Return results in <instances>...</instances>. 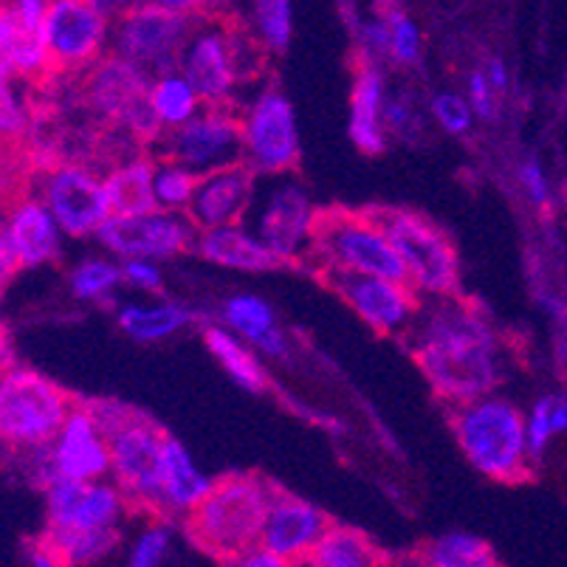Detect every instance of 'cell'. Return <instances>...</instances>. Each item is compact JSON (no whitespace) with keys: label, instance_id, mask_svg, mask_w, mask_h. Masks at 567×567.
<instances>
[{"label":"cell","instance_id":"cell-6","mask_svg":"<svg viewBox=\"0 0 567 567\" xmlns=\"http://www.w3.org/2000/svg\"><path fill=\"white\" fill-rule=\"evenodd\" d=\"M370 218L384 229L393 249L404 260L410 286L430 297L457 293L461 282V262L455 246L424 215L399 209V206H370Z\"/></svg>","mask_w":567,"mask_h":567},{"label":"cell","instance_id":"cell-42","mask_svg":"<svg viewBox=\"0 0 567 567\" xmlns=\"http://www.w3.org/2000/svg\"><path fill=\"white\" fill-rule=\"evenodd\" d=\"M381 125L384 133H395V136H406L417 127V113L406 96H390L384 100V111H381Z\"/></svg>","mask_w":567,"mask_h":567},{"label":"cell","instance_id":"cell-31","mask_svg":"<svg viewBox=\"0 0 567 567\" xmlns=\"http://www.w3.org/2000/svg\"><path fill=\"white\" fill-rule=\"evenodd\" d=\"M151 105L162 125L178 127L187 118H193L204 102H200L198 91H195L187 76L169 71V74L158 76L156 85L151 87Z\"/></svg>","mask_w":567,"mask_h":567},{"label":"cell","instance_id":"cell-52","mask_svg":"<svg viewBox=\"0 0 567 567\" xmlns=\"http://www.w3.org/2000/svg\"><path fill=\"white\" fill-rule=\"evenodd\" d=\"M375 12L379 18H393L395 12H401V0H375Z\"/></svg>","mask_w":567,"mask_h":567},{"label":"cell","instance_id":"cell-41","mask_svg":"<svg viewBox=\"0 0 567 567\" xmlns=\"http://www.w3.org/2000/svg\"><path fill=\"white\" fill-rule=\"evenodd\" d=\"M550 406L554 399L536 401L534 412H530L528 424H525V441H528V455H539L548 446L550 435H554V424H550Z\"/></svg>","mask_w":567,"mask_h":567},{"label":"cell","instance_id":"cell-48","mask_svg":"<svg viewBox=\"0 0 567 567\" xmlns=\"http://www.w3.org/2000/svg\"><path fill=\"white\" fill-rule=\"evenodd\" d=\"M142 3H153V7L167 9V12L184 14V18H193L204 9V0H142Z\"/></svg>","mask_w":567,"mask_h":567},{"label":"cell","instance_id":"cell-13","mask_svg":"<svg viewBox=\"0 0 567 567\" xmlns=\"http://www.w3.org/2000/svg\"><path fill=\"white\" fill-rule=\"evenodd\" d=\"M224 107L226 105H209L206 113H195L184 125L173 127L164 158L187 164L198 175L240 162L244 158V122Z\"/></svg>","mask_w":567,"mask_h":567},{"label":"cell","instance_id":"cell-2","mask_svg":"<svg viewBox=\"0 0 567 567\" xmlns=\"http://www.w3.org/2000/svg\"><path fill=\"white\" fill-rule=\"evenodd\" d=\"M275 488L255 474H226L187 512L189 539L213 559L235 565L246 550L260 545Z\"/></svg>","mask_w":567,"mask_h":567},{"label":"cell","instance_id":"cell-14","mask_svg":"<svg viewBox=\"0 0 567 567\" xmlns=\"http://www.w3.org/2000/svg\"><path fill=\"white\" fill-rule=\"evenodd\" d=\"M40 193L60 229L71 237L96 235L100 226L111 218L105 182L76 164H56L45 169L40 178Z\"/></svg>","mask_w":567,"mask_h":567},{"label":"cell","instance_id":"cell-37","mask_svg":"<svg viewBox=\"0 0 567 567\" xmlns=\"http://www.w3.org/2000/svg\"><path fill=\"white\" fill-rule=\"evenodd\" d=\"M122 282V268L107 260H87L71 271V291L76 300L107 302V293Z\"/></svg>","mask_w":567,"mask_h":567},{"label":"cell","instance_id":"cell-23","mask_svg":"<svg viewBox=\"0 0 567 567\" xmlns=\"http://www.w3.org/2000/svg\"><path fill=\"white\" fill-rule=\"evenodd\" d=\"M9 240L18 255L20 268L51 262L60 251V224L43 200H20L9 213Z\"/></svg>","mask_w":567,"mask_h":567},{"label":"cell","instance_id":"cell-22","mask_svg":"<svg viewBox=\"0 0 567 567\" xmlns=\"http://www.w3.org/2000/svg\"><path fill=\"white\" fill-rule=\"evenodd\" d=\"M384 100V76L379 63L359 54L353 94H350V138L359 151L370 156L384 151V125H381Z\"/></svg>","mask_w":567,"mask_h":567},{"label":"cell","instance_id":"cell-34","mask_svg":"<svg viewBox=\"0 0 567 567\" xmlns=\"http://www.w3.org/2000/svg\"><path fill=\"white\" fill-rule=\"evenodd\" d=\"M29 175H32V164L18 147L14 136L0 133V209H12L25 198Z\"/></svg>","mask_w":567,"mask_h":567},{"label":"cell","instance_id":"cell-18","mask_svg":"<svg viewBox=\"0 0 567 567\" xmlns=\"http://www.w3.org/2000/svg\"><path fill=\"white\" fill-rule=\"evenodd\" d=\"M251 173L255 169L240 158L226 167L198 175L195 193L184 215L198 231L235 224L251 200Z\"/></svg>","mask_w":567,"mask_h":567},{"label":"cell","instance_id":"cell-27","mask_svg":"<svg viewBox=\"0 0 567 567\" xmlns=\"http://www.w3.org/2000/svg\"><path fill=\"white\" fill-rule=\"evenodd\" d=\"M384 556L381 550L370 543L362 530L342 528V525H331L317 539V545L308 554L306 565L313 567H373L381 565Z\"/></svg>","mask_w":567,"mask_h":567},{"label":"cell","instance_id":"cell-28","mask_svg":"<svg viewBox=\"0 0 567 567\" xmlns=\"http://www.w3.org/2000/svg\"><path fill=\"white\" fill-rule=\"evenodd\" d=\"M195 313L182 306H158V308H142L127 306L118 313V324L136 342H158L173 333L184 331L187 324H193Z\"/></svg>","mask_w":567,"mask_h":567},{"label":"cell","instance_id":"cell-21","mask_svg":"<svg viewBox=\"0 0 567 567\" xmlns=\"http://www.w3.org/2000/svg\"><path fill=\"white\" fill-rule=\"evenodd\" d=\"M311 229L313 206L308 204L300 187H282L268 198L260 220V240L282 262L306 260L308 246H311Z\"/></svg>","mask_w":567,"mask_h":567},{"label":"cell","instance_id":"cell-44","mask_svg":"<svg viewBox=\"0 0 567 567\" xmlns=\"http://www.w3.org/2000/svg\"><path fill=\"white\" fill-rule=\"evenodd\" d=\"M122 280H127L136 288H144V291H158L162 288V271L147 257H127V262L122 266Z\"/></svg>","mask_w":567,"mask_h":567},{"label":"cell","instance_id":"cell-36","mask_svg":"<svg viewBox=\"0 0 567 567\" xmlns=\"http://www.w3.org/2000/svg\"><path fill=\"white\" fill-rule=\"evenodd\" d=\"M255 25L268 51H286L291 43V0H255Z\"/></svg>","mask_w":567,"mask_h":567},{"label":"cell","instance_id":"cell-53","mask_svg":"<svg viewBox=\"0 0 567 567\" xmlns=\"http://www.w3.org/2000/svg\"><path fill=\"white\" fill-rule=\"evenodd\" d=\"M226 3H229V0H204V9H209V12H220Z\"/></svg>","mask_w":567,"mask_h":567},{"label":"cell","instance_id":"cell-4","mask_svg":"<svg viewBox=\"0 0 567 567\" xmlns=\"http://www.w3.org/2000/svg\"><path fill=\"white\" fill-rule=\"evenodd\" d=\"M452 430L468 463L486 477L503 483H517L528 477V441L525 421L517 406L494 399L492 393L481 399L452 404Z\"/></svg>","mask_w":567,"mask_h":567},{"label":"cell","instance_id":"cell-9","mask_svg":"<svg viewBox=\"0 0 567 567\" xmlns=\"http://www.w3.org/2000/svg\"><path fill=\"white\" fill-rule=\"evenodd\" d=\"M317 275L381 337H404L421 311V302L410 282L344 271V268H319Z\"/></svg>","mask_w":567,"mask_h":567},{"label":"cell","instance_id":"cell-16","mask_svg":"<svg viewBox=\"0 0 567 567\" xmlns=\"http://www.w3.org/2000/svg\"><path fill=\"white\" fill-rule=\"evenodd\" d=\"M51 530H111L125 512V494L100 481L56 477L45 488Z\"/></svg>","mask_w":567,"mask_h":567},{"label":"cell","instance_id":"cell-1","mask_svg":"<svg viewBox=\"0 0 567 567\" xmlns=\"http://www.w3.org/2000/svg\"><path fill=\"white\" fill-rule=\"evenodd\" d=\"M430 311H417L410 348L417 368L437 395L452 404L488 395L503 381L497 333L481 308L455 297H435Z\"/></svg>","mask_w":567,"mask_h":567},{"label":"cell","instance_id":"cell-7","mask_svg":"<svg viewBox=\"0 0 567 567\" xmlns=\"http://www.w3.org/2000/svg\"><path fill=\"white\" fill-rule=\"evenodd\" d=\"M71 406L74 401L45 375L14 362L0 368V443L12 450L51 443Z\"/></svg>","mask_w":567,"mask_h":567},{"label":"cell","instance_id":"cell-35","mask_svg":"<svg viewBox=\"0 0 567 567\" xmlns=\"http://www.w3.org/2000/svg\"><path fill=\"white\" fill-rule=\"evenodd\" d=\"M224 319L231 331L246 337L251 344L277 324L271 306L266 300H260V297H251V293H237V297H231L224 306Z\"/></svg>","mask_w":567,"mask_h":567},{"label":"cell","instance_id":"cell-30","mask_svg":"<svg viewBox=\"0 0 567 567\" xmlns=\"http://www.w3.org/2000/svg\"><path fill=\"white\" fill-rule=\"evenodd\" d=\"M206 348L213 350V355L224 364V370L235 379V384H240L249 393H262L266 390L268 381L262 368L229 331H224V328H206Z\"/></svg>","mask_w":567,"mask_h":567},{"label":"cell","instance_id":"cell-8","mask_svg":"<svg viewBox=\"0 0 567 567\" xmlns=\"http://www.w3.org/2000/svg\"><path fill=\"white\" fill-rule=\"evenodd\" d=\"M151 87L147 71L116 54L87 71L85 102L96 113L147 142V138H156L162 127L151 105Z\"/></svg>","mask_w":567,"mask_h":567},{"label":"cell","instance_id":"cell-46","mask_svg":"<svg viewBox=\"0 0 567 567\" xmlns=\"http://www.w3.org/2000/svg\"><path fill=\"white\" fill-rule=\"evenodd\" d=\"M20 268L18 262V255H14L12 249V240H9V231L7 226H0V293H3V288L12 282L14 271Z\"/></svg>","mask_w":567,"mask_h":567},{"label":"cell","instance_id":"cell-47","mask_svg":"<svg viewBox=\"0 0 567 567\" xmlns=\"http://www.w3.org/2000/svg\"><path fill=\"white\" fill-rule=\"evenodd\" d=\"M235 565H240V567H286V561H282L277 554H271L266 545H255V548L246 550V554L240 556Z\"/></svg>","mask_w":567,"mask_h":567},{"label":"cell","instance_id":"cell-33","mask_svg":"<svg viewBox=\"0 0 567 567\" xmlns=\"http://www.w3.org/2000/svg\"><path fill=\"white\" fill-rule=\"evenodd\" d=\"M195 184H198L195 169H189L182 162H173V158H164L153 169V193H156L158 209H187Z\"/></svg>","mask_w":567,"mask_h":567},{"label":"cell","instance_id":"cell-49","mask_svg":"<svg viewBox=\"0 0 567 567\" xmlns=\"http://www.w3.org/2000/svg\"><path fill=\"white\" fill-rule=\"evenodd\" d=\"M486 76H488V82H492L497 94L508 87V71H505V63H503V60H497V56H494V60H488Z\"/></svg>","mask_w":567,"mask_h":567},{"label":"cell","instance_id":"cell-10","mask_svg":"<svg viewBox=\"0 0 567 567\" xmlns=\"http://www.w3.org/2000/svg\"><path fill=\"white\" fill-rule=\"evenodd\" d=\"M189 18L167 12L153 3H138L118 14L116 51L147 74L164 76L182 65L184 45L189 40Z\"/></svg>","mask_w":567,"mask_h":567},{"label":"cell","instance_id":"cell-12","mask_svg":"<svg viewBox=\"0 0 567 567\" xmlns=\"http://www.w3.org/2000/svg\"><path fill=\"white\" fill-rule=\"evenodd\" d=\"M195 226L182 218L175 209H153L142 215H111L100 226L96 237L122 257H147V260H167L195 249Z\"/></svg>","mask_w":567,"mask_h":567},{"label":"cell","instance_id":"cell-40","mask_svg":"<svg viewBox=\"0 0 567 567\" xmlns=\"http://www.w3.org/2000/svg\"><path fill=\"white\" fill-rule=\"evenodd\" d=\"M169 550V528L167 525H153L144 530L133 545L131 565L133 567H156Z\"/></svg>","mask_w":567,"mask_h":567},{"label":"cell","instance_id":"cell-3","mask_svg":"<svg viewBox=\"0 0 567 567\" xmlns=\"http://www.w3.org/2000/svg\"><path fill=\"white\" fill-rule=\"evenodd\" d=\"M87 410L111 446V468L125 499L142 508H164L162 472L167 435L151 417L118 401H94Z\"/></svg>","mask_w":567,"mask_h":567},{"label":"cell","instance_id":"cell-25","mask_svg":"<svg viewBox=\"0 0 567 567\" xmlns=\"http://www.w3.org/2000/svg\"><path fill=\"white\" fill-rule=\"evenodd\" d=\"M215 481H209L204 472L193 463L182 443L175 437H164V472H162V494L164 508L178 514L193 512L195 505L206 497Z\"/></svg>","mask_w":567,"mask_h":567},{"label":"cell","instance_id":"cell-43","mask_svg":"<svg viewBox=\"0 0 567 567\" xmlns=\"http://www.w3.org/2000/svg\"><path fill=\"white\" fill-rule=\"evenodd\" d=\"M468 105H472V111L483 118L497 116V91H494V85L488 82L486 71H474V74L468 76Z\"/></svg>","mask_w":567,"mask_h":567},{"label":"cell","instance_id":"cell-50","mask_svg":"<svg viewBox=\"0 0 567 567\" xmlns=\"http://www.w3.org/2000/svg\"><path fill=\"white\" fill-rule=\"evenodd\" d=\"M87 3H94L105 18H113V14H125L127 9L133 7V0H87Z\"/></svg>","mask_w":567,"mask_h":567},{"label":"cell","instance_id":"cell-32","mask_svg":"<svg viewBox=\"0 0 567 567\" xmlns=\"http://www.w3.org/2000/svg\"><path fill=\"white\" fill-rule=\"evenodd\" d=\"M45 543L54 548L60 565H87L100 561L116 548L118 528L111 530H51L45 534Z\"/></svg>","mask_w":567,"mask_h":567},{"label":"cell","instance_id":"cell-39","mask_svg":"<svg viewBox=\"0 0 567 567\" xmlns=\"http://www.w3.org/2000/svg\"><path fill=\"white\" fill-rule=\"evenodd\" d=\"M432 113H435L437 125L452 136H463L472 127V105L457 94H437L432 100Z\"/></svg>","mask_w":567,"mask_h":567},{"label":"cell","instance_id":"cell-19","mask_svg":"<svg viewBox=\"0 0 567 567\" xmlns=\"http://www.w3.org/2000/svg\"><path fill=\"white\" fill-rule=\"evenodd\" d=\"M56 477L71 481H100L111 472V446L96 426L87 404L71 406L63 430L51 441Z\"/></svg>","mask_w":567,"mask_h":567},{"label":"cell","instance_id":"cell-15","mask_svg":"<svg viewBox=\"0 0 567 567\" xmlns=\"http://www.w3.org/2000/svg\"><path fill=\"white\" fill-rule=\"evenodd\" d=\"M107 18L87 0H49L40 38L54 69H80L100 54Z\"/></svg>","mask_w":567,"mask_h":567},{"label":"cell","instance_id":"cell-5","mask_svg":"<svg viewBox=\"0 0 567 567\" xmlns=\"http://www.w3.org/2000/svg\"><path fill=\"white\" fill-rule=\"evenodd\" d=\"M308 260L319 268H344L362 275L390 277V280L410 282L404 260L393 249L390 237L368 215V209H319L313 213L311 246Z\"/></svg>","mask_w":567,"mask_h":567},{"label":"cell","instance_id":"cell-38","mask_svg":"<svg viewBox=\"0 0 567 567\" xmlns=\"http://www.w3.org/2000/svg\"><path fill=\"white\" fill-rule=\"evenodd\" d=\"M390 23V60L399 65H415L421 60V32L404 12L386 18Z\"/></svg>","mask_w":567,"mask_h":567},{"label":"cell","instance_id":"cell-20","mask_svg":"<svg viewBox=\"0 0 567 567\" xmlns=\"http://www.w3.org/2000/svg\"><path fill=\"white\" fill-rule=\"evenodd\" d=\"M182 69L204 105H226L231 87L240 80L231 54L229 29H206L198 38L187 40Z\"/></svg>","mask_w":567,"mask_h":567},{"label":"cell","instance_id":"cell-24","mask_svg":"<svg viewBox=\"0 0 567 567\" xmlns=\"http://www.w3.org/2000/svg\"><path fill=\"white\" fill-rule=\"evenodd\" d=\"M195 251L215 266L237 268V271H271L280 268L282 260L268 249L262 240L249 231L237 229L235 224L204 229L195 237Z\"/></svg>","mask_w":567,"mask_h":567},{"label":"cell","instance_id":"cell-51","mask_svg":"<svg viewBox=\"0 0 567 567\" xmlns=\"http://www.w3.org/2000/svg\"><path fill=\"white\" fill-rule=\"evenodd\" d=\"M550 424H554L556 432H567V399H554V406H550Z\"/></svg>","mask_w":567,"mask_h":567},{"label":"cell","instance_id":"cell-29","mask_svg":"<svg viewBox=\"0 0 567 567\" xmlns=\"http://www.w3.org/2000/svg\"><path fill=\"white\" fill-rule=\"evenodd\" d=\"M417 561L432 567H488L497 565L488 543L472 534H443L417 550Z\"/></svg>","mask_w":567,"mask_h":567},{"label":"cell","instance_id":"cell-17","mask_svg":"<svg viewBox=\"0 0 567 567\" xmlns=\"http://www.w3.org/2000/svg\"><path fill=\"white\" fill-rule=\"evenodd\" d=\"M328 528H331V519L324 517L317 505L275 488L266 523H262L260 545L280 556L286 565H306L311 548Z\"/></svg>","mask_w":567,"mask_h":567},{"label":"cell","instance_id":"cell-45","mask_svg":"<svg viewBox=\"0 0 567 567\" xmlns=\"http://www.w3.org/2000/svg\"><path fill=\"white\" fill-rule=\"evenodd\" d=\"M523 184H525V193L530 195V200L539 206H548L550 204V187H548V178H545L543 167H539V162L536 158H530V162L523 164Z\"/></svg>","mask_w":567,"mask_h":567},{"label":"cell","instance_id":"cell-26","mask_svg":"<svg viewBox=\"0 0 567 567\" xmlns=\"http://www.w3.org/2000/svg\"><path fill=\"white\" fill-rule=\"evenodd\" d=\"M153 169H156L153 162L133 158L107 175L105 198L111 215H142L158 209L156 193H153Z\"/></svg>","mask_w":567,"mask_h":567},{"label":"cell","instance_id":"cell-11","mask_svg":"<svg viewBox=\"0 0 567 567\" xmlns=\"http://www.w3.org/2000/svg\"><path fill=\"white\" fill-rule=\"evenodd\" d=\"M244 158L255 173H286L300 164V133L288 96L266 87L244 118Z\"/></svg>","mask_w":567,"mask_h":567}]
</instances>
